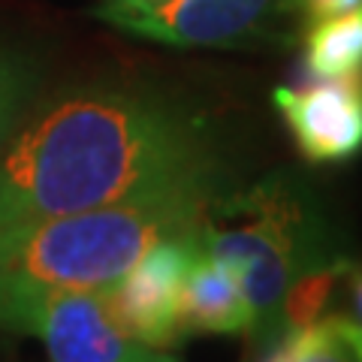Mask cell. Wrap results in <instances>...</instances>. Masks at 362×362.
Masks as SVG:
<instances>
[{
	"instance_id": "cell-5",
	"label": "cell",
	"mask_w": 362,
	"mask_h": 362,
	"mask_svg": "<svg viewBox=\"0 0 362 362\" xmlns=\"http://www.w3.org/2000/svg\"><path fill=\"white\" fill-rule=\"evenodd\" d=\"M290 9V0H100L94 16L151 42L226 49L266 37Z\"/></svg>"
},
{
	"instance_id": "cell-4",
	"label": "cell",
	"mask_w": 362,
	"mask_h": 362,
	"mask_svg": "<svg viewBox=\"0 0 362 362\" xmlns=\"http://www.w3.org/2000/svg\"><path fill=\"white\" fill-rule=\"evenodd\" d=\"M0 329L37 335L52 362H175L109 317L97 290H25L0 296Z\"/></svg>"
},
{
	"instance_id": "cell-8",
	"label": "cell",
	"mask_w": 362,
	"mask_h": 362,
	"mask_svg": "<svg viewBox=\"0 0 362 362\" xmlns=\"http://www.w3.org/2000/svg\"><path fill=\"white\" fill-rule=\"evenodd\" d=\"M251 305L230 266L209 254H197L190 263L185 290H181V335L206 332V335H235L251 329Z\"/></svg>"
},
{
	"instance_id": "cell-9",
	"label": "cell",
	"mask_w": 362,
	"mask_h": 362,
	"mask_svg": "<svg viewBox=\"0 0 362 362\" xmlns=\"http://www.w3.org/2000/svg\"><path fill=\"white\" fill-rule=\"evenodd\" d=\"M305 64L317 78H332L362 66V6L311 21L305 33Z\"/></svg>"
},
{
	"instance_id": "cell-13",
	"label": "cell",
	"mask_w": 362,
	"mask_h": 362,
	"mask_svg": "<svg viewBox=\"0 0 362 362\" xmlns=\"http://www.w3.org/2000/svg\"><path fill=\"white\" fill-rule=\"evenodd\" d=\"M290 4L308 21H323V18L341 16V13H350V9L362 6V0H290Z\"/></svg>"
},
{
	"instance_id": "cell-14",
	"label": "cell",
	"mask_w": 362,
	"mask_h": 362,
	"mask_svg": "<svg viewBox=\"0 0 362 362\" xmlns=\"http://www.w3.org/2000/svg\"><path fill=\"white\" fill-rule=\"evenodd\" d=\"M335 329L338 335L344 338V344L350 347L356 362H362V323L354 320V317H344V314H335Z\"/></svg>"
},
{
	"instance_id": "cell-16",
	"label": "cell",
	"mask_w": 362,
	"mask_h": 362,
	"mask_svg": "<svg viewBox=\"0 0 362 362\" xmlns=\"http://www.w3.org/2000/svg\"><path fill=\"white\" fill-rule=\"evenodd\" d=\"M259 362H287V338H278L275 347H272Z\"/></svg>"
},
{
	"instance_id": "cell-2",
	"label": "cell",
	"mask_w": 362,
	"mask_h": 362,
	"mask_svg": "<svg viewBox=\"0 0 362 362\" xmlns=\"http://www.w3.org/2000/svg\"><path fill=\"white\" fill-rule=\"evenodd\" d=\"M214 199V181H202L115 206L0 226V296L25 290L103 293L154 242L194 233Z\"/></svg>"
},
{
	"instance_id": "cell-12",
	"label": "cell",
	"mask_w": 362,
	"mask_h": 362,
	"mask_svg": "<svg viewBox=\"0 0 362 362\" xmlns=\"http://www.w3.org/2000/svg\"><path fill=\"white\" fill-rule=\"evenodd\" d=\"M287 338V362H356L344 338L335 329V314L314 320L302 329H293Z\"/></svg>"
},
{
	"instance_id": "cell-10",
	"label": "cell",
	"mask_w": 362,
	"mask_h": 362,
	"mask_svg": "<svg viewBox=\"0 0 362 362\" xmlns=\"http://www.w3.org/2000/svg\"><path fill=\"white\" fill-rule=\"evenodd\" d=\"M347 269H350L347 259H338V263L314 266L308 272H302L299 278H293L284 299H281V323L290 332L314 323L320 317V311L326 308V302H329L338 278H344Z\"/></svg>"
},
{
	"instance_id": "cell-3",
	"label": "cell",
	"mask_w": 362,
	"mask_h": 362,
	"mask_svg": "<svg viewBox=\"0 0 362 362\" xmlns=\"http://www.w3.org/2000/svg\"><path fill=\"white\" fill-rule=\"evenodd\" d=\"M199 251L230 266L251 305V332L278 341L281 299L293 278L326 263L323 223L305 190L272 175L245 194L214 199L197 230Z\"/></svg>"
},
{
	"instance_id": "cell-11",
	"label": "cell",
	"mask_w": 362,
	"mask_h": 362,
	"mask_svg": "<svg viewBox=\"0 0 362 362\" xmlns=\"http://www.w3.org/2000/svg\"><path fill=\"white\" fill-rule=\"evenodd\" d=\"M40 73L30 58L0 45V148L33 109Z\"/></svg>"
},
{
	"instance_id": "cell-15",
	"label": "cell",
	"mask_w": 362,
	"mask_h": 362,
	"mask_svg": "<svg viewBox=\"0 0 362 362\" xmlns=\"http://www.w3.org/2000/svg\"><path fill=\"white\" fill-rule=\"evenodd\" d=\"M344 278L350 281V290H354V302H356V311L362 314V269L350 263V269L344 272Z\"/></svg>"
},
{
	"instance_id": "cell-1",
	"label": "cell",
	"mask_w": 362,
	"mask_h": 362,
	"mask_svg": "<svg viewBox=\"0 0 362 362\" xmlns=\"http://www.w3.org/2000/svg\"><path fill=\"white\" fill-rule=\"evenodd\" d=\"M214 181L194 112L142 88H76L28 112L0 148V226Z\"/></svg>"
},
{
	"instance_id": "cell-6",
	"label": "cell",
	"mask_w": 362,
	"mask_h": 362,
	"mask_svg": "<svg viewBox=\"0 0 362 362\" xmlns=\"http://www.w3.org/2000/svg\"><path fill=\"white\" fill-rule=\"evenodd\" d=\"M197 230L154 242L118 284L103 290L109 317L139 344L163 350L181 338V290L199 254Z\"/></svg>"
},
{
	"instance_id": "cell-7",
	"label": "cell",
	"mask_w": 362,
	"mask_h": 362,
	"mask_svg": "<svg viewBox=\"0 0 362 362\" xmlns=\"http://www.w3.org/2000/svg\"><path fill=\"white\" fill-rule=\"evenodd\" d=\"M275 106L311 163H341L362 151V66L308 88H278Z\"/></svg>"
}]
</instances>
